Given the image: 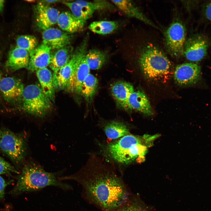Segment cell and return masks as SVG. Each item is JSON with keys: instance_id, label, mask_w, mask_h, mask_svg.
<instances>
[{"instance_id": "obj_1", "label": "cell", "mask_w": 211, "mask_h": 211, "mask_svg": "<svg viewBox=\"0 0 211 211\" xmlns=\"http://www.w3.org/2000/svg\"><path fill=\"white\" fill-rule=\"evenodd\" d=\"M61 181L72 180L82 186L85 195L101 209L113 210L127 200L128 193L124 183L115 173L95 169L60 177Z\"/></svg>"}, {"instance_id": "obj_2", "label": "cell", "mask_w": 211, "mask_h": 211, "mask_svg": "<svg viewBox=\"0 0 211 211\" xmlns=\"http://www.w3.org/2000/svg\"><path fill=\"white\" fill-rule=\"evenodd\" d=\"M58 176L57 174L46 171L39 165L30 162L23 167L12 192L18 194L25 192L38 191L48 186H55L64 190L72 189L71 185L59 180Z\"/></svg>"}, {"instance_id": "obj_3", "label": "cell", "mask_w": 211, "mask_h": 211, "mask_svg": "<svg viewBox=\"0 0 211 211\" xmlns=\"http://www.w3.org/2000/svg\"><path fill=\"white\" fill-rule=\"evenodd\" d=\"M157 138L156 135L137 136L129 134L108 144L107 150L115 161L127 164L137 157L144 156Z\"/></svg>"}, {"instance_id": "obj_4", "label": "cell", "mask_w": 211, "mask_h": 211, "mask_svg": "<svg viewBox=\"0 0 211 211\" xmlns=\"http://www.w3.org/2000/svg\"><path fill=\"white\" fill-rule=\"evenodd\" d=\"M139 62L142 73L148 79L164 81L171 73V64L164 53L158 48L149 45L142 50Z\"/></svg>"}, {"instance_id": "obj_5", "label": "cell", "mask_w": 211, "mask_h": 211, "mask_svg": "<svg viewBox=\"0 0 211 211\" xmlns=\"http://www.w3.org/2000/svg\"><path fill=\"white\" fill-rule=\"evenodd\" d=\"M22 98L23 110L36 116H44L51 107V101L40 87L36 84H30L24 88Z\"/></svg>"}, {"instance_id": "obj_6", "label": "cell", "mask_w": 211, "mask_h": 211, "mask_svg": "<svg viewBox=\"0 0 211 211\" xmlns=\"http://www.w3.org/2000/svg\"><path fill=\"white\" fill-rule=\"evenodd\" d=\"M0 150L15 164H21L26 154V139L21 134L15 133L8 129L0 128Z\"/></svg>"}, {"instance_id": "obj_7", "label": "cell", "mask_w": 211, "mask_h": 211, "mask_svg": "<svg viewBox=\"0 0 211 211\" xmlns=\"http://www.w3.org/2000/svg\"><path fill=\"white\" fill-rule=\"evenodd\" d=\"M89 35L87 34L84 40L74 52L76 56L75 70L67 90L79 94L83 81L90 74V69L86 60Z\"/></svg>"}, {"instance_id": "obj_8", "label": "cell", "mask_w": 211, "mask_h": 211, "mask_svg": "<svg viewBox=\"0 0 211 211\" xmlns=\"http://www.w3.org/2000/svg\"><path fill=\"white\" fill-rule=\"evenodd\" d=\"M185 28L180 22H173L167 29L165 34L167 50L172 56L178 57L183 55L185 43Z\"/></svg>"}, {"instance_id": "obj_9", "label": "cell", "mask_w": 211, "mask_h": 211, "mask_svg": "<svg viewBox=\"0 0 211 211\" xmlns=\"http://www.w3.org/2000/svg\"><path fill=\"white\" fill-rule=\"evenodd\" d=\"M63 3L70 9L73 15L85 22L91 18L96 11L109 9L111 7L110 3L104 0L92 1L78 0Z\"/></svg>"}, {"instance_id": "obj_10", "label": "cell", "mask_w": 211, "mask_h": 211, "mask_svg": "<svg viewBox=\"0 0 211 211\" xmlns=\"http://www.w3.org/2000/svg\"><path fill=\"white\" fill-rule=\"evenodd\" d=\"M201 75L200 67L192 62L178 65L174 72L176 83L180 86H186L194 84L200 79Z\"/></svg>"}, {"instance_id": "obj_11", "label": "cell", "mask_w": 211, "mask_h": 211, "mask_svg": "<svg viewBox=\"0 0 211 211\" xmlns=\"http://www.w3.org/2000/svg\"><path fill=\"white\" fill-rule=\"evenodd\" d=\"M208 48L206 39L201 36L195 35L185 42L183 54L189 60L199 61L206 56Z\"/></svg>"}, {"instance_id": "obj_12", "label": "cell", "mask_w": 211, "mask_h": 211, "mask_svg": "<svg viewBox=\"0 0 211 211\" xmlns=\"http://www.w3.org/2000/svg\"><path fill=\"white\" fill-rule=\"evenodd\" d=\"M24 89L21 80L16 77H5L0 81V90L3 96L10 103H14L22 97Z\"/></svg>"}, {"instance_id": "obj_13", "label": "cell", "mask_w": 211, "mask_h": 211, "mask_svg": "<svg viewBox=\"0 0 211 211\" xmlns=\"http://www.w3.org/2000/svg\"><path fill=\"white\" fill-rule=\"evenodd\" d=\"M36 19L38 27L43 30L57 23L59 11L47 4L40 2L36 8Z\"/></svg>"}, {"instance_id": "obj_14", "label": "cell", "mask_w": 211, "mask_h": 211, "mask_svg": "<svg viewBox=\"0 0 211 211\" xmlns=\"http://www.w3.org/2000/svg\"><path fill=\"white\" fill-rule=\"evenodd\" d=\"M42 42L51 50H57L69 45L71 40L70 35L61 30L50 28L42 33Z\"/></svg>"}, {"instance_id": "obj_15", "label": "cell", "mask_w": 211, "mask_h": 211, "mask_svg": "<svg viewBox=\"0 0 211 211\" xmlns=\"http://www.w3.org/2000/svg\"><path fill=\"white\" fill-rule=\"evenodd\" d=\"M51 49L42 43L30 53L28 69L31 72L47 68L49 66Z\"/></svg>"}, {"instance_id": "obj_16", "label": "cell", "mask_w": 211, "mask_h": 211, "mask_svg": "<svg viewBox=\"0 0 211 211\" xmlns=\"http://www.w3.org/2000/svg\"><path fill=\"white\" fill-rule=\"evenodd\" d=\"M134 91L133 85L125 81L115 82L112 84L110 87L111 93L118 105L126 111H131L128 100L130 95Z\"/></svg>"}, {"instance_id": "obj_17", "label": "cell", "mask_w": 211, "mask_h": 211, "mask_svg": "<svg viewBox=\"0 0 211 211\" xmlns=\"http://www.w3.org/2000/svg\"><path fill=\"white\" fill-rule=\"evenodd\" d=\"M76 62V56L74 52L68 63L57 72L53 73L55 88L67 89L75 70Z\"/></svg>"}, {"instance_id": "obj_18", "label": "cell", "mask_w": 211, "mask_h": 211, "mask_svg": "<svg viewBox=\"0 0 211 211\" xmlns=\"http://www.w3.org/2000/svg\"><path fill=\"white\" fill-rule=\"evenodd\" d=\"M29 60V52L16 46L10 51L5 64V67L7 69L11 71L27 68Z\"/></svg>"}, {"instance_id": "obj_19", "label": "cell", "mask_w": 211, "mask_h": 211, "mask_svg": "<svg viewBox=\"0 0 211 211\" xmlns=\"http://www.w3.org/2000/svg\"><path fill=\"white\" fill-rule=\"evenodd\" d=\"M111 1L127 17L137 19L152 27L156 28L132 1L122 0H112Z\"/></svg>"}, {"instance_id": "obj_20", "label": "cell", "mask_w": 211, "mask_h": 211, "mask_svg": "<svg viewBox=\"0 0 211 211\" xmlns=\"http://www.w3.org/2000/svg\"><path fill=\"white\" fill-rule=\"evenodd\" d=\"M85 23L86 22L79 19L71 12L67 11L59 14L57 23L62 30L74 33L82 30Z\"/></svg>"}, {"instance_id": "obj_21", "label": "cell", "mask_w": 211, "mask_h": 211, "mask_svg": "<svg viewBox=\"0 0 211 211\" xmlns=\"http://www.w3.org/2000/svg\"><path fill=\"white\" fill-rule=\"evenodd\" d=\"M128 103L131 110H134L149 116L153 114L149 101L142 91L139 90L134 91L130 96Z\"/></svg>"}, {"instance_id": "obj_22", "label": "cell", "mask_w": 211, "mask_h": 211, "mask_svg": "<svg viewBox=\"0 0 211 211\" xmlns=\"http://www.w3.org/2000/svg\"><path fill=\"white\" fill-rule=\"evenodd\" d=\"M73 48L70 45L55 50L51 52L49 67L55 73L67 64L73 54Z\"/></svg>"}, {"instance_id": "obj_23", "label": "cell", "mask_w": 211, "mask_h": 211, "mask_svg": "<svg viewBox=\"0 0 211 211\" xmlns=\"http://www.w3.org/2000/svg\"><path fill=\"white\" fill-rule=\"evenodd\" d=\"M36 72L43 92L51 101H54L55 88L53 74L47 67L39 69Z\"/></svg>"}, {"instance_id": "obj_24", "label": "cell", "mask_w": 211, "mask_h": 211, "mask_svg": "<svg viewBox=\"0 0 211 211\" xmlns=\"http://www.w3.org/2000/svg\"><path fill=\"white\" fill-rule=\"evenodd\" d=\"M107 55L105 52L96 49L87 51L85 55L86 62L90 69L98 70L106 63Z\"/></svg>"}, {"instance_id": "obj_25", "label": "cell", "mask_w": 211, "mask_h": 211, "mask_svg": "<svg viewBox=\"0 0 211 211\" xmlns=\"http://www.w3.org/2000/svg\"><path fill=\"white\" fill-rule=\"evenodd\" d=\"M104 131L109 139H118L130 134L127 125L122 122L113 121L105 126Z\"/></svg>"}, {"instance_id": "obj_26", "label": "cell", "mask_w": 211, "mask_h": 211, "mask_svg": "<svg viewBox=\"0 0 211 211\" xmlns=\"http://www.w3.org/2000/svg\"><path fill=\"white\" fill-rule=\"evenodd\" d=\"M98 80L93 75L89 74L83 82L80 94L87 102L91 101L95 95L98 89Z\"/></svg>"}, {"instance_id": "obj_27", "label": "cell", "mask_w": 211, "mask_h": 211, "mask_svg": "<svg viewBox=\"0 0 211 211\" xmlns=\"http://www.w3.org/2000/svg\"><path fill=\"white\" fill-rule=\"evenodd\" d=\"M118 26V23L115 21H100L92 22L89 25L88 28L94 33L103 35L113 32Z\"/></svg>"}, {"instance_id": "obj_28", "label": "cell", "mask_w": 211, "mask_h": 211, "mask_svg": "<svg viewBox=\"0 0 211 211\" xmlns=\"http://www.w3.org/2000/svg\"><path fill=\"white\" fill-rule=\"evenodd\" d=\"M16 43L17 46L26 50L30 54L38 46V42L33 35H23L17 37Z\"/></svg>"}, {"instance_id": "obj_29", "label": "cell", "mask_w": 211, "mask_h": 211, "mask_svg": "<svg viewBox=\"0 0 211 211\" xmlns=\"http://www.w3.org/2000/svg\"><path fill=\"white\" fill-rule=\"evenodd\" d=\"M18 172L10 163L0 156V175Z\"/></svg>"}, {"instance_id": "obj_30", "label": "cell", "mask_w": 211, "mask_h": 211, "mask_svg": "<svg viewBox=\"0 0 211 211\" xmlns=\"http://www.w3.org/2000/svg\"><path fill=\"white\" fill-rule=\"evenodd\" d=\"M127 200L121 206L113 210L114 211H146L144 209L136 204L127 203Z\"/></svg>"}, {"instance_id": "obj_31", "label": "cell", "mask_w": 211, "mask_h": 211, "mask_svg": "<svg viewBox=\"0 0 211 211\" xmlns=\"http://www.w3.org/2000/svg\"><path fill=\"white\" fill-rule=\"evenodd\" d=\"M7 185V183L4 179L0 176V200L4 197L5 188Z\"/></svg>"}, {"instance_id": "obj_32", "label": "cell", "mask_w": 211, "mask_h": 211, "mask_svg": "<svg viewBox=\"0 0 211 211\" xmlns=\"http://www.w3.org/2000/svg\"><path fill=\"white\" fill-rule=\"evenodd\" d=\"M204 14L206 18L211 21V1L207 4L204 10Z\"/></svg>"}, {"instance_id": "obj_33", "label": "cell", "mask_w": 211, "mask_h": 211, "mask_svg": "<svg viewBox=\"0 0 211 211\" xmlns=\"http://www.w3.org/2000/svg\"><path fill=\"white\" fill-rule=\"evenodd\" d=\"M61 1L60 0H42L41 2L43 3L48 4L50 3H54Z\"/></svg>"}, {"instance_id": "obj_34", "label": "cell", "mask_w": 211, "mask_h": 211, "mask_svg": "<svg viewBox=\"0 0 211 211\" xmlns=\"http://www.w3.org/2000/svg\"><path fill=\"white\" fill-rule=\"evenodd\" d=\"M4 1L0 0V13H2L4 10Z\"/></svg>"}, {"instance_id": "obj_35", "label": "cell", "mask_w": 211, "mask_h": 211, "mask_svg": "<svg viewBox=\"0 0 211 211\" xmlns=\"http://www.w3.org/2000/svg\"><path fill=\"white\" fill-rule=\"evenodd\" d=\"M1 74L0 73V81L1 80Z\"/></svg>"}]
</instances>
